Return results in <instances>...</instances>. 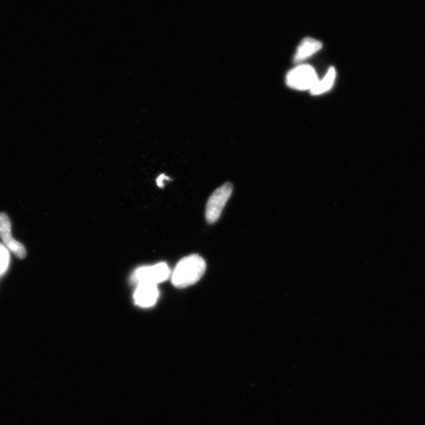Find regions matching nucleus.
<instances>
[{
  "label": "nucleus",
  "mask_w": 425,
  "mask_h": 425,
  "mask_svg": "<svg viewBox=\"0 0 425 425\" xmlns=\"http://www.w3.org/2000/svg\"><path fill=\"white\" fill-rule=\"evenodd\" d=\"M206 268L205 261L199 255H189L179 261L171 276L172 283L177 288L193 285L203 277Z\"/></svg>",
  "instance_id": "nucleus-1"
},
{
  "label": "nucleus",
  "mask_w": 425,
  "mask_h": 425,
  "mask_svg": "<svg viewBox=\"0 0 425 425\" xmlns=\"http://www.w3.org/2000/svg\"><path fill=\"white\" fill-rule=\"evenodd\" d=\"M171 272L166 263H160L152 266L140 267L133 272L130 281L136 286L141 283L157 285V283L167 281L171 276Z\"/></svg>",
  "instance_id": "nucleus-2"
},
{
  "label": "nucleus",
  "mask_w": 425,
  "mask_h": 425,
  "mask_svg": "<svg viewBox=\"0 0 425 425\" xmlns=\"http://www.w3.org/2000/svg\"><path fill=\"white\" fill-rule=\"evenodd\" d=\"M318 80L315 69L308 65H299L292 69L286 78L288 87L301 91L312 90Z\"/></svg>",
  "instance_id": "nucleus-3"
},
{
  "label": "nucleus",
  "mask_w": 425,
  "mask_h": 425,
  "mask_svg": "<svg viewBox=\"0 0 425 425\" xmlns=\"http://www.w3.org/2000/svg\"><path fill=\"white\" fill-rule=\"evenodd\" d=\"M232 184L226 183L211 195L206 208V219L210 224L219 219L223 209L232 195Z\"/></svg>",
  "instance_id": "nucleus-4"
},
{
  "label": "nucleus",
  "mask_w": 425,
  "mask_h": 425,
  "mask_svg": "<svg viewBox=\"0 0 425 425\" xmlns=\"http://www.w3.org/2000/svg\"><path fill=\"white\" fill-rule=\"evenodd\" d=\"M0 237L5 246L12 250L16 257L23 259L25 258L26 250L23 244L15 241L12 235V222L4 212H0Z\"/></svg>",
  "instance_id": "nucleus-5"
},
{
  "label": "nucleus",
  "mask_w": 425,
  "mask_h": 425,
  "mask_svg": "<svg viewBox=\"0 0 425 425\" xmlns=\"http://www.w3.org/2000/svg\"><path fill=\"white\" fill-rule=\"evenodd\" d=\"M160 296L157 285L141 283L136 286L134 293L135 303L141 307H153Z\"/></svg>",
  "instance_id": "nucleus-6"
},
{
  "label": "nucleus",
  "mask_w": 425,
  "mask_h": 425,
  "mask_svg": "<svg viewBox=\"0 0 425 425\" xmlns=\"http://www.w3.org/2000/svg\"><path fill=\"white\" fill-rule=\"evenodd\" d=\"M321 47H323V43L320 41L312 39V38H307L298 48L295 58H294L295 63H298L304 61V60L320 51Z\"/></svg>",
  "instance_id": "nucleus-7"
},
{
  "label": "nucleus",
  "mask_w": 425,
  "mask_h": 425,
  "mask_svg": "<svg viewBox=\"0 0 425 425\" xmlns=\"http://www.w3.org/2000/svg\"><path fill=\"white\" fill-rule=\"evenodd\" d=\"M336 76V69L334 67H330L323 80H318V83L310 90V94L313 96H318L325 94L326 91H329L334 85Z\"/></svg>",
  "instance_id": "nucleus-8"
},
{
  "label": "nucleus",
  "mask_w": 425,
  "mask_h": 425,
  "mask_svg": "<svg viewBox=\"0 0 425 425\" xmlns=\"http://www.w3.org/2000/svg\"><path fill=\"white\" fill-rule=\"evenodd\" d=\"M10 253L5 245L0 243V276L4 275L9 268Z\"/></svg>",
  "instance_id": "nucleus-9"
},
{
  "label": "nucleus",
  "mask_w": 425,
  "mask_h": 425,
  "mask_svg": "<svg viewBox=\"0 0 425 425\" xmlns=\"http://www.w3.org/2000/svg\"><path fill=\"white\" fill-rule=\"evenodd\" d=\"M165 181H171V179L165 175V174H161V175L157 178V186L162 188L164 187V182Z\"/></svg>",
  "instance_id": "nucleus-10"
}]
</instances>
